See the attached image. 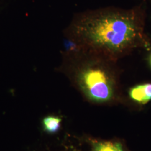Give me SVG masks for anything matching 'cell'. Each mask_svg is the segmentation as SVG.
Masks as SVG:
<instances>
[{
	"mask_svg": "<svg viewBox=\"0 0 151 151\" xmlns=\"http://www.w3.org/2000/svg\"><path fill=\"white\" fill-rule=\"evenodd\" d=\"M92 151H124L122 145L117 142H100L95 143Z\"/></svg>",
	"mask_w": 151,
	"mask_h": 151,
	"instance_id": "cell-5",
	"label": "cell"
},
{
	"mask_svg": "<svg viewBox=\"0 0 151 151\" xmlns=\"http://www.w3.org/2000/svg\"><path fill=\"white\" fill-rule=\"evenodd\" d=\"M130 98L136 103L146 104L151 100V83L137 85L130 89Z\"/></svg>",
	"mask_w": 151,
	"mask_h": 151,
	"instance_id": "cell-3",
	"label": "cell"
},
{
	"mask_svg": "<svg viewBox=\"0 0 151 151\" xmlns=\"http://www.w3.org/2000/svg\"><path fill=\"white\" fill-rule=\"evenodd\" d=\"M146 17L140 6L85 11L75 16L65 34L78 47L118 61L137 49H151Z\"/></svg>",
	"mask_w": 151,
	"mask_h": 151,
	"instance_id": "cell-1",
	"label": "cell"
},
{
	"mask_svg": "<svg viewBox=\"0 0 151 151\" xmlns=\"http://www.w3.org/2000/svg\"><path fill=\"white\" fill-rule=\"evenodd\" d=\"M118 61L77 47L66 51L62 70L87 99L106 103L116 96L121 70Z\"/></svg>",
	"mask_w": 151,
	"mask_h": 151,
	"instance_id": "cell-2",
	"label": "cell"
},
{
	"mask_svg": "<svg viewBox=\"0 0 151 151\" xmlns=\"http://www.w3.org/2000/svg\"><path fill=\"white\" fill-rule=\"evenodd\" d=\"M148 63H149V65H150V67H151V53L149 55V58H148Z\"/></svg>",
	"mask_w": 151,
	"mask_h": 151,
	"instance_id": "cell-6",
	"label": "cell"
},
{
	"mask_svg": "<svg viewBox=\"0 0 151 151\" xmlns=\"http://www.w3.org/2000/svg\"><path fill=\"white\" fill-rule=\"evenodd\" d=\"M61 121L62 119L57 116H47L43 120L44 129L49 133H56L60 129Z\"/></svg>",
	"mask_w": 151,
	"mask_h": 151,
	"instance_id": "cell-4",
	"label": "cell"
}]
</instances>
